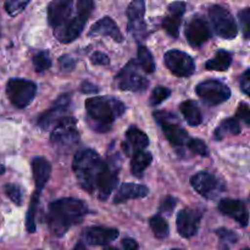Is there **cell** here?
<instances>
[{
  "mask_svg": "<svg viewBox=\"0 0 250 250\" xmlns=\"http://www.w3.org/2000/svg\"><path fill=\"white\" fill-rule=\"evenodd\" d=\"M137 63L138 67H141L144 72L153 73L155 72V61H154L153 55L149 51L146 46L141 45L138 48V53H137Z\"/></svg>",
  "mask_w": 250,
  "mask_h": 250,
  "instance_id": "29",
  "label": "cell"
},
{
  "mask_svg": "<svg viewBox=\"0 0 250 250\" xmlns=\"http://www.w3.org/2000/svg\"><path fill=\"white\" fill-rule=\"evenodd\" d=\"M164 62L172 75L176 77H189L195 71L194 59L187 53L177 49H171L166 51L164 56Z\"/></svg>",
  "mask_w": 250,
  "mask_h": 250,
  "instance_id": "11",
  "label": "cell"
},
{
  "mask_svg": "<svg viewBox=\"0 0 250 250\" xmlns=\"http://www.w3.org/2000/svg\"><path fill=\"white\" fill-rule=\"evenodd\" d=\"M209 17L217 36L224 39L236 38L238 34V27L229 10L220 5H212L209 9Z\"/></svg>",
  "mask_w": 250,
  "mask_h": 250,
  "instance_id": "9",
  "label": "cell"
},
{
  "mask_svg": "<svg viewBox=\"0 0 250 250\" xmlns=\"http://www.w3.org/2000/svg\"><path fill=\"white\" fill-rule=\"evenodd\" d=\"M87 122L90 128L105 133L126 111V105L114 97H94L85 100Z\"/></svg>",
  "mask_w": 250,
  "mask_h": 250,
  "instance_id": "2",
  "label": "cell"
},
{
  "mask_svg": "<svg viewBox=\"0 0 250 250\" xmlns=\"http://www.w3.org/2000/svg\"><path fill=\"white\" fill-rule=\"evenodd\" d=\"M171 95V89H168L167 87H163V85H159V87L154 88V90L151 92L150 97V105L156 106V105L161 104L163 102H165L168 97Z\"/></svg>",
  "mask_w": 250,
  "mask_h": 250,
  "instance_id": "37",
  "label": "cell"
},
{
  "mask_svg": "<svg viewBox=\"0 0 250 250\" xmlns=\"http://www.w3.org/2000/svg\"><path fill=\"white\" fill-rule=\"evenodd\" d=\"M105 250H117V249L114 248V247H110V248H106Z\"/></svg>",
  "mask_w": 250,
  "mask_h": 250,
  "instance_id": "50",
  "label": "cell"
},
{
  "mask_svg": "<svg viewBox=\"0 0 250 250\" xmlns=\"http://www.w3.org/2000/svg\"><path fill=\"white\" fill-rule=\"evenodd\" d=\"M122 250H138V243L132 238H126L122 241Z\"/></svg>",
  "mask_w": 250,
  "mask_h": 250,
  "instance_id": "47",
  "label": "cell"
},
{
  "mask_svg": "<svg viewBox=\"0 0 250 250\" xmlns=\"http://www.w3.org/2000/svg\"><path fill=\"white\" fill-rule=\"evenodd\" d=\"M59 63H60L62 70L72 71L76 66V60L70 55H62L59 59Z\"/></svg>",
  "mask_w": 250,
  "mask_h": 250,
  "instance_id": "43",
  "label": "cell"
},
{
  "mask_svg": "<svg viewBox=\"0 0 250 250\" xmlns=\"http://www.w3.org/2000/svg\"><path fill=\"white\" fill-rule=\"evenodd\" d=\"M149 146V138L143 131L137 128L136 126H131L126 131V141L122 144L125 154L132 156L138 151L144 150Z\"/></svg>",
  "mask_w": 250,
  "mask_h": 250,
  "instance_id": "21",
  "label": "cell"
},
{
  "mask_svg": "<svg viewBox=\"0 0 250 250\" xmlns=\"http://www.w3.org/2000/svg\"><path fill=\"white\" fill-rule=\"evenodd\" d=\"M105 168L103 171L102 176H100L99 181L97 183V188L95 192L98 193V198L103 202L109 199L111 195L112 190L116 188L117 183H119V164H116L115 159L112 160L111 158L107 161H105Z\"/></svg>",
  "mask_w": 250,
  "mask_h": 250,
  "instance_id": "14",
  "label": "cell"
},
{
  "mask_svg": "<svg viewBox=\"0 0 250 250\" xmlns=\"http://www.w3.org/2000/svg\"><path fill=\"white\" fill-rule=\"evenodd\" d=\"M176 204H177V199H176V198L166 197L165 199L161 202L160 212H163V214L165 215H170L171 212L173 211V209H175Z\"/></svg>",
  "mask_w": 250,
  "mask_h": 250,
  "instance_id": "41",
  "label": "cell"
},
{
  "mask_svg": "<svg viewBox=\"0 0 250 250\" xmlns=\"http://www.w3.org/2000/svg\"><path fill=\"white\" fill-rule=\"evenodd\" d=\"M28 4V1H23V0H9V1L5 2L4 6L10 16H17V15L21 14L26 9Z\"/></svg>",
  "mask_w": 250,
  "mask_h": 250,
  "instance_id": "38",
  "label": "cell"
},
{
  "mask_svg": "<svg viewBox=\"0 0 250 250\" xmlns=\"http://www.w3.org/2000/svg\"><path fill=\"white\" fill-rule=\"evenodd\" d=\"M171 250H182V249H177V248H176V249H171Z\"/></svg>",
  "mask_w": 250,
  "mask_h": 250,
  "instance_id": "51",
  "label": "cell"
},
{
  "mask_svg": "<svg viewBox=\"0 0 250 250\" xmlns=\"http://www.w3.org/2000/svg\"><path fill=\"white\" fill-rule=\"evenodd\" d=\"M189 182L193 189L205 199H215L224 190L221 182L212 173L207 171L195 173L190 177Z\"/></svg>",
  "mask_w": 250,
  "mask_h": 250,
  "instance_id": "13",
  "label": "cell"
},
{
  "mask_svg": "<svg viewBox=\"0 0 250 250\" xmlns=\"http://www.w3.org/2000/svg\"><path fill=\"white\" fill-rule=\"evenodd\" d=\"M87 214L88 207L84 202L75 198H61L49 204L44 220L51 234L60 238L71 227L81 224Z\"/></svg>",
  "mask_w": 250,
  "mask_h": 250,
  "instance_id": "1",
  "label": "cell"
},
{
  "mask_svg": "<svg viewBox=\"0 0 250 250\" xmlns=\"http://www.w3.org/2000/svg\"><path fill=\"white\" fill-rule=\"evenodd\" d=\"M180 110L185 116V120L189 126L197 127L202 125L203 115L199 109V105L194 100H186L180 105Z\"/></svg>",
  "mask_w": 250,
  "mask_h": 250,
  "instance_id": "25",
  "label": "cell"
},
{
  "mask_svg": "<svg viewBox=\"0 0 250 250\" xmlns=\"http://www.w3.org/2000/svg\"><path fill=\"white\" fill-rule=\"evenodd\" d=\"M81 92L84 93V94H94V93H98L99 92V88L97 87V85L92 84V83L89 82H83L82 84H81Z\"/></svg>",
  "mask_w": 250,
  "mask_h": 250,
  "instance_id": "46",
  "label": "cell"
},
{
  "mask_svg": "<svg viewBox=\"0 0 250 250\" xmlns=\"http://www.w3.org/2000/svg\"><path fill=\"white\" fill-rule=\"evenodd\" d=\"M94 6L95 4L92 0H78L76 17L71 19L62 28L54 31V36L58 38V41L65 44L76 41L82 33Z\"/></svg>",
  "mask_w": 250,
  "mask_h": 250,
  "instance_id": "4",
  "label": "cell"
},
{
  "mask_svg": "<svg viewBox=\"0 0 250 250\" xmlns=\"http://www.w3.org/2000/svg\"><path fill=\"white\" fill-rule=\"evenodd\" d=\"M138 63L136 60H129L127 65L115 77V84L120 90L142 92L149 85V81L139 73Z\"/></svg>",
  "mask_w": 250,
  "mask_h": 250,
  "instance_id": "7",
  "label": "cell"
},
{
  "mask_svg": "<svg viewBox=\"0 0 250 250\" xmlns=\"http://www.w3.org/2000/svg\"><path fill=\"white\" fill-rule=\"evenodd\" d=\"M185 36L190 46L200 48L203 44L207 43L211 38V29H210L207 20L197 16L189 20V22L186 26Z\"/></svg>",
  "mask_w": 250,
  "mask_h": 250,
  "instance_id": "15",
  "label": "cell"
},
{
  "mask_svg": "<svg viewBox=\"0 0 250 250\" xmlns=\"http://www.w3.org/2000/svg\"><path fill=\"white\" fill-rule=\"evenodd\" d=\"M236 117L237 120H241V121H244V124L247 126L250 125V111H249V105L247 103H241V105L238 106V110L236 112Z\"/></svg>",
  "mask_w": 250,
  "mask_h": 250,
  "instance_id": "40",
  "label": "cell"
},
{
  "mask_svg": "<svg viewBox=\"0 0 250 250\" xmlns=\"http://www.w3.org/2000/svg\"><path fill=\"white\" fill-rule=\"evenodd\" d=\"M105 164L106 163L100 158L99 154L90 148L81 149L75 154L72 170L82 189L90 194L95 192L98 181L105 168Z\"/></svg>",
  "mask_w": 250,
  "mask_h": 250,
  "instance_id": "3",
  "label": "cell"
},
{
  "mask_svg": "<svg viewBox=\"0 0 250 250\" xmlns=\"http://www.w3.org/2000/svg\"><path fill=\"white\" fill-rule=\"evenodd\" d=\"M187 146H188V149H189L193 154H197V155L203 156V158L209 156V149H208L207 143H205L204 141H202V139L199 138L188 139Z\"/></svg>",
  "mask_w": 250,
  "mask_h": 250,
  "instance_id": "36",
  "label": "cell"
},
{
  "mask_svg": "<svg viewBox=\"0 0 250 250\" xmlns=\"http://www.w3.org/2000/svg\"><path fill=\"white\" fill-rule=\"evenodd\" d=\"M243 250H250L249 248H246V249H243Z\"/></svg>",
  "mask_w": 250,
  "mask_h": 250,
  "instance_id": "52",
  "label": "cell"
},
{
  "mask_svg": "<svg viewBox=\"0 0 250 250\" xmlns=\"http://www.w3.org/2000/svg\"><path fill=\"white\" fill-rule=\"evenodd\" d=\"M219 238V250H229L233 244L238 242V234L227 229H219L216 231Z\"/></svg>",
  "mask_w": 250,
  "mask_h": 250,
  "instance_id": "33",
  "label": "cell"
},
{
  "mask_svg": "<svg viewBox=\"0 0 250 250\" xmlns=\"http://www.w3.org/2000/svg\"><path fill=\"white\" fill-rule=\"evenodd\" d=\"M239 17V23H241L242 31H243V36L246 39H249L250 36V9L246 7V9L241 10L238 12Z\"/></svg>",
  "mask_w": 250,
  "mask_h": 250,
  "instance_id": "39",
  "label": "cell"
},
{
  "mask_svg": "<svg viewBox=\"0 0 250 250\" xmlns=\"http://www.w3.org/2000/svg\"><path fill=\"white\" fill-rule=\"evenodd\" d=\"M153 161V155L151 153L146 150L138 151L131 156V172L134 177L141 178L143 176L144 171L148 168Z\"/></svg>",
  "mask_w": 250,
  "mask_h": 250,
  "instance_id": "26",
  "label": "cell"
},
{
  "mask_svg": "<svg viewBox=\"0 0 250 250\" xmlns=\"http://www.w3.org/2000/svg\"><path fill=\"white\" fill-rule=\"evenodd\" d=\"M241 89L243 90V93L246 95H249V88H250V70H246L243 72V75L241 76Z\"/></svg>",
  "mask_w": 250,
  "mask_h": 250,
  "instance_id": "44",
  "label": "cell"
},
{
  "mask_svg": "<svg viewBox=\"0 0 250 250\" xmlns=\"http://www.w3.org/2000/svg\"><path fill=\"white\" fill-rule=\"evenodd\" d=\"M32 173H33L34 185H36V192L42 193V190L50 178V163L43 156H36L32 160Z\"/></svg>",
  "mask_w": 250,
  "mask_h": 250,
  "instance_id": "23",
  "label": "cell"
},
{
  "mask_svg": "<svg viewBox=\"0 0 250 250\" xmlns=\"http://www.w3.org/2000/svg\"><path fill=\"white\" fill-rule=\"evenodd\" d=\"M195 93L209 106H216L227 102L232 94L229 85L219 80L203 81L195 87Z\"/></svg>",
  "mask_w": 250,
  "mask_h": 250,
  "instance_id": "8",
  "label": "cell"
},
{
  "mask_svg": "<svg viewBox=\"0 0 250 250\" xmlns=\"http://www.w3.org/2000/svg\"><path fill=\"white\" fill-rule=\"evenodd\" d=\"M186 11V2L183 1H175L168 5V12L170 14H177L183 16Z\"/></svg>",
  "mask_w": 250,
  "mask_h": 250,
  "instance_id": "45",
  "label": "cell"
},
{
  "mask_svg": "<svg viewBox=\"0 0 250 250\" xmlns=\"http://www.w3.org/2000/svg\"><path fill=\"white\" fill-rule=\"evenodd\" d=\"M4 192L14 204H16L17 207H21L22 202H23V189L20 186L12 185V183L5 185Z\"/></svg>",
  "mask_w": 250,
  "mask_h": 250,
  "instance_id": "35",
  "label": "cell"
},
{
  "mask_svg": "<svg viewBox=\"0 0 250 250\" xmlns=\"http://www.w3.org/2000/svg\"><path fill=\"white\" fill-rule=\"evenodd\" d=\"M90 62L97 66H106L110 63V59L106 54L100 53V51H94L90 55Z\"/></svg>",
  "mask_w": 250,
  "mask_h": 250,
  "instance_id": "42",
  "label": "cell"
},
{
  "mask_svg": "<svg viewBox=\"0 0 250 250\" xmlns=\"http://www.w3.org/2000/svg\"><path fill=\"white\" fill-rule=\"evenodd\" d=\"M149 225H150V229L153 231L154 236L158 239H165L168 237L170 233V229H168L167 221L164 219L160 215H155V216L151 217L149 220Z\"/></svg>",
  "mask_w": 250,
  "mask_h": 250,
  "instance_id": "31",
  "label": "cell"
},
{
  "mask_svg": "<svg viewBox=\"0 0 250 250\" xmlns=\"http://www.w3.org/2000/svg\"><path fill=\"white\" fill-rule=\"evenodd\" d=\"M73 1L71 0H54L48 5V22L54 31L62 28L71 20Z\"/></svg>",
  "mask_w": 250,
  "mask_h": 250,
  "instance_id": "16",
  "label": "cell"
},
{
  "mask_svg": "<svg viewBox=\"0 0 250 250\" xmlns=\"http://www.w3.org/2000/svg\"><path fill=\"white\" fill-rule=\"evenodd\" d=\"M88 34H89L90 37L92 36L110 37V38H112L115 42H117V43L124 42V36H122L119 26H117L116 22L109 16L103 17V19H100L99 21L95 22V23L90 27V31Z\"/></svg>",
  "mask_w": 250,
  "mask_h": 250,
  "instance_id": "22",
  "label": "cell"
},
{
  "mask_svg": "<svg viewBox=\"0 0 250 250\" xmlns=\"http://www.w3.org/2000/svg\"><path fill=\"white\" fill-rule=\"evenodd\" d=\"M149 193V188L144 185L137 183H124L117 190L114 198V204H122L131 199H139L146 197Z\"/></svg>",
  "mask_w": 250,
  "mask_h": 250,
  "instance_id": "24",
  "label": "cell"
},
{
  "mask_svg": "<svg viewBox=\"0 0 250 250\" xmlns=\"http://www.w3.org/2000/svg\"><path fill=\"white\" fill-rule=\"evenodd\" d=\"M182 23V16L177 14H170L168 12L167 16L163 20V28L165 29L166 33L172 38H178L180 36V27Z\"/></svg>",
  "mask_w": 250,
  "mask_h": 250,
  "instance_id": "30",
  "label": "cell"
},
{
  "mask_svg": "<svg viewBox=\"0 0 250 250\" xmlns=\"http://www.w3.org/2000/svg\"><path fill=\"white\" fill-rule=\"evenodd\" d=\"M4 172H5V167L1 165V164H0V175H2Z\"/></svg>",
  "mask_w": 250,
  "mask_h": 250,
  "instance_id": "49",
  "label": "cell"
},
{
  "mask_svg": "<svg viewBox=\"0 0 250 250\" xmlns=\"http://www.w3.org/2000/svg\"><path fill=\"white\" fill-rule=\"evenodd\" d=\"M153 117L172 146H182L186 142H188L189 139L188 133L178 125L175 115H171L165 111H155L153 114Z\"/></svg>",
  "mask_w": 250,
  "mask_h": 250,
  "instance_id": "10",
  "label": "cell"
},
{
  "mask_svg": "<svg viewBox=\"0 0 250 250\" xmlns=\"http://www.w3.org/2000/svg\"><path fill=\"white\" fill-rule=\"evenodd\" d=\"M73 250H88L87 248L84 247V244L82 243V242H80V243H77V246L73 248Z\"/></svg>",
  "mask_w": 250,
  "mask_h": 250,
  "instance_id": "48",
  "label": "cell"
},
{
  "mask_svg": "<svg viewBox=\"0 0 250 250\" xmlns=\"http://www.w3.org/2000/svg\"><path fill=\"white\" fill-rule=\"evenodd\" d=\"M144 14H146V2L143 0L132 1L127 7L126 15L128 17V32L136 38L143 37V32L146 31V24L143 21Z\"/></svg>",
  "mask_w": 250,
  "mask_h": 250,
  "instance_id": "19",
  "label": "cell"
},
{
  "mask_svg": "<svg viewBox=\"0 0 250 250\" xmlns=\"http://www.w3.org/2000/svg\"><path fill=\"white\" fill-rule=\"evenodd\" d=\"M32 62H33V67L36 72H44V71L50 68L51 59L49 56L48 51H38L32 59Z\"/></svg>",
  "mask_w": 250,
  "mask_h": 250,
  "instance_id": "34",
  "label": "cell"
},
{
  "mask_svg": "<svg viewBox=\"0 0 250 250\" xmlns=\"http://www.w3.org/2000/svg\"><path fill=\"white\" fill-rule=\"evenodd\" d=\"M119 229H107L102 226L88 227L83 232V239L89 246L103 247L107 246L119 237Z\"/></svg>",
  "mask_w": 250,
  "mask_h": 250,
  "instance_id": "20",
  "label": "cell"
},
{
  "mask_svg": "<svg viewBox=\"0 0 250 250\" xmlns=\"http://www.w3.org/2000/svg\"><path fill=\"white\" fill-rule=\"evenodd\" d=\"M219 211L225 216L231 217L239 226L247 227L249 224V212L242 200L222 199L219 204Z\"/></svg>",
  "mask_w": 250,
  "mask_h": 250,
  "instance_id": "18",
  "label": "cell"
},
{
  "mask_svg": "<svg viewBox=\"0 0 250 250\" xmlns=\"http://www.w3.org/2000/svg\"><path fill=\"white\" fill-rule=\"evenodd\" d=\"M6 94L15 107L24 109L36 98L37 84L23 78H10L6 83Z\"/></svg>",
  "mask_w": 250,
  "mask_h": 250,
  "instance_id": "5",
  "label": "cell"
},
{
  "mask_svg": "<svg viewBox=\"0 0 250 250\" xmlns=\"http://www.w3.org/2000/svg\"><path fill=\"white\" fill-rule=\"evenodd\" d=\"M50 142L56 149H71L80 142V133L76 127V120L66 116L53 128L50 134Z\"/></svg>",
  "mask_w": 250,
  "mask_h": 250,
  "instance_id": "6",
  "label": "cell"
},
{
  "mask_svg": "<svg viewBox=\"0 0 250 250\" xmlns=\"http://www.w3.org/2000/svg\"><path fill=\"white\" fill-rule=\"evenodd\" d=\"M70 103L71 94L60 95L58 100L53 104V106L39 116L37 126L42 131H48V129L54 128L63 117L68 116L67 111L70 109Z\"/></svg>",
  "mask_w": 250,
  "mask_h": 250,
  "instance_id": "12",
  "label": "cell"
},
{
  "mask_svg": "<svg viewBox=\"0 0 250 250\" xmlns=\"http://www.w3.org/2000/svg\"><path fill=\"white\" fill-rule=\"evenodd\" d=\"M202 212L194 209H182L177 214L176 226L177 232L183 238H192L198 233L200 221H202Z\"/></svg>",
  "mask_w": 250,
  "mask_h": 250,
  "instance_id": "17",
  "label": "cell"
},
{
  "mask_svg": "<svg viewBox=\"0 0 250 250\" xmlns=\"http://www.w3.org/2000/svg\"><path fill=\"white\" fill-rule=\"evenodd\" d=\"M242 132L241 124H239L238 120L236 117H229V119L224 120L219 126L216 127L214 132V138L216 141H221V139L225 138V136L227 134H233V136H237Z\"/></svg>",
  "mask_w": 250,
  "mask_h": 250,
  "instance_id": "28",
  "label": "cell"
},
{
  "mask_svg": "<svg viewBox=\"0 0 250 250\" xmlns=\"http://www.w3.org/2000/svg\"><path fill=\"white\" fill-rule=\"evenodd\" d=\"M232 63V54L225 49H220L215 56L205 63V68L209 71H227Z\"/></svg>",
  "mask_w": 250,
  "mask_h": 250,
  "instance_id": "27",
  "label": "cell"
},
{
  "mask_svg": "<svg viewBox=\"0 0 250 250\" xmlns=\"http://www.w3.org/2000/svg\"><path fill=\"white\" fill-rule=\"evenodd\" d=\"M39 198H41V193L34 192L32 195L31 204H29L28 211H27L26 216V229L29 233H34L37 231L36 226V214L37 210H38V204H39Z\"/></svg>",
  "mask_w": 250,
  "mask_h": 250,
  "instance_id": "32",
  "label": "cell"
}]
</instances>
